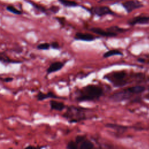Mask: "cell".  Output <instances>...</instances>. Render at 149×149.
<instances>
[{
	"instance_id": "cell-22",
	"label": "cell",
	"mask_w": 149,
	"mask_h": 149,
	"mask_svg": "<svg viewBox=\"0 0 149 149\" xmlns=\"http://www.w3.org/2000/svg\"><path fill=\"white\" fill-rule=\"evenodd\" d=\"M84 139H86V137L84 136H81V135H79L77 136L76 137V140L75 142L79 144L80 143H81Z\"/></svg>"
},
{
	"instance_id": "cell-11",
	"label": "cell",
	"mask_w": 149,
	"mask_h": 149,
	"mask_svg": "<svg viewBox=\"0 0 149 149\" xmlns=\"http://www.w3.org/2000/svg\"><path fill=\"white\" fill-rule=\"evenodd\" d=\"M49 105L52 110L58 111H62L65 108V105L63 102H58L55 100H51L49 101Z\"/></svg>"
},
{
	"instance_id": "cell-18",
	"label": "cell",
	"mask_w": 149,
	"mask_h": 149,
	"mask_svg": "<svg viewBox=\"0 0 149 149\" xmlns=\"http://www.w3.org/2000/svg\"><path fill=\"white\" fill-rule=\"evenodd\" d=\"M50 47V44L48 42L41 43L37 46V48L39 50H48L49 49Z\"/></svg>"
},
{
	"instance_id": "cell-8",
	"label": "cell",
	"mask_w": 149,
	"mask_h": 149,
	"mask_svg": "<svg viewBox=\"0 0 149 149\" xmlns=\"http://www.w3.org/2000/svg\"><path fill=\"white\" fill-rule=\"evenodd\" d=\"M90 31L102 37H116L117 36V34L115 33H113L108 30L105 31L104 30L98 27H93L90 29Z\"/></svg>"
},
{
	"instance_id": "cell-13",
	"label": "cell",
	"mask_w": 149,
	"mask_h": 149,
	"mask_svg": "<svg viewBox=\"0 0 149 149\" xmlns=\"http://www.w3.org/2000/svg\"><path fill=\"white\" fill-rule=\"evenodd\" d=\"M55 94H54L52 92H48L47 94L44 93L42 91H39L37 95V99L38 101H43L48 98H55Z\"/></svg>"
},
{
	"instance_id": "cell-7",
	"label": "cell",
	"mask_w": 149,
	"mask_h": 149,
	"mask_svg": "<svg viewBox=\"0 0 149 149\" xmlns=\"http://www.w3.org/2000/svg\"><path fill=\"white\" fill-rule=\"evenodd\" d=\"M91 12L98 16H102L106 15L112 14L113 12L111 10V9L107 7V6H98V7H95L92 9Z\"/></svg>"
},
{
	"instance_id": "cell-1",
	"label": "cell",
	"mask_w": 149,
	"mask_h": 149,
	"mask_svg": "<svg viewBox=\"0 0 149 149\" xmlns=\"http://www.w3.org/2000/svg\"><path fill=\"white\" fill-rule=\"evenodd\" d=\"M103 94L101 87L95 84H88L82 88L76 97L78 101H89L98 100Z\"/></svg>"
},
{
	"instance_id": "cell-27",
	"label": "cell",
	"mask_w": 149,
	"mask_h": 149,
	"mask_svg": "<svg viewBox=\"0 0 149 149\" xmlns=\"http://www.w3.org/2000/svg\"><path fill=\"white\" fill-rule=\"evenodd\" d=\"M146 97L147 99H148V100H149V94H147V95H146Z\"/></svg>"
},
{
	"instance_id": "cell-19",
	"label": "cell",
	"mask_w": 149,
	"mask_h": 149,
	"mask_svg": "<svg viewBox=\"0 0 149 149\" xmlns=\"http://www.w3.org/2000/svg\"><path fill=\"white\" fill-rule=\"evenodd\" d=\"M63 5L67 6H74L76 5V3L74 1H71L69 0H59Z\"/></svg>"
},
{
	"instance_id": "cell-12",
	"label": "cell",
	"mask_w": 149,
	"mask_h": 149,
	"mask_svg": "<svg viewBox=\"0 0 149 149\" xmlns=\"http://www.w3.org/2000/svg\"><path fill=\"white\" fill-rule=\"evenodd\" d=\"M0 62H2L3 63H21V61H16L14 59H11L9 58L8 55L5 52H0Z\"/></svg>"
},
{
	"instance_id": "cell-3",
	"label": "cell",
	"mask_w": 149,
	"mask_h": 149,
	"mask_svg": "<svg viewBox=\"0 0 149 149\" xmlns=\"http://www.w3.org/2000/svg\"><path fill=\"white\" fill-rule=\"evenodd\" d=\"M127 73L125 71L120 70L108 73L104 76V78L112 83L114 86L119 87L126 84L127 81L125 79Z\"/></svg>"
},
{
	"instance_id": "cell-23",
	"label": "cell",
	"mask_w": 149,
	"mask_h": 149,
	"mask_svg": "<svg viewBox=\"0 0 149 149\" xmlns=\"http://www.w3.org/2000/svg\"><path fill=\"white\" fill-rule=\"evenodd\" d=\"M50 46H51V48H52L54 49H58V48H59V45L56 41L51 42V44H50Z\"/></svg>"
},
{
	"instance_id": "cell-4",
	"label": "cell",
	"mask_w": 149,
	"mask_h": 149,
	"mask_svg": "<svg viewBox=\"0 0 149 149\" xmlns=\"http://www.w3.org/2000/svg\"><path fill=\"white\" fill-rule=\"evenodd\" d=\"M133 95V94L129 90L128 88H127L113 94L110 97V99L115 102H119L130 98Z\"/></svg>"
},
{
	"instance_id": "cell-10",
	"label": "cell",
	"mask_w": 149,
	"mask_h": 149,
	"mask_svg": "<svg viewBox=\"0 0 149 149\" xmlns=\"http://www.w3.org/2000/svg\"><path fill=\"white\" fill-rule=\"evenodd\" d=\"M64 66V63L60 61H56L52 63L47 69V74H50L60 70Z\"/></svg>"
},
{
	"instance_id": "cell-25",
	"label": "cell",
	"mask_w": 149,
	"mask_h": 149,
	"mask_svg": "<svg viewBox=\"0 0 149 149\" xmlns=\"http://www.w3.org/2000/svg\"><path fill=\"white\" fill-rule=\"evenodd\" d=\"M137 61H138L139 62H143V63L145 62V59H143V58H139V59H137Z\"/></svg>"
},
{
	"instance_id": "cell-2",
	"label": "cell",
	"mask_w": 149,
	"mask_h": 149,
	"mask_svg": "<svg viewBox=\"0 0 149 149\" xmlns=\"http://www.w3.org/2000/svg\"><path fill=\"white\" fill-rule=\"evenodd\" d=\"M84 108L71 106L68 108L67 111L63 114V117L67 119L70 123H76L86 119Z\"/></svg>"
},
{
	"instance_id": "cell-9",
	"label": "cell",
	"mask_w": 149,
	"mask_h": 149,
	"mask_svg": "<svg viewBox=\"0 0 149 149\" xmlns=\"http://www.w3.org/2000/svg\"><path fill=\"white\" fill-rule=\"evenodd\" d=\"M74 39L77 40H81L84 41H92L95 39V37L89 33H77L74 36Z\"/></svg>"
},
{
	"instance_id": "cell-16",
	"label": "cell",
	"mask_w": 149,
	"mask_h": 149,
	"mask_svg": "<svg viewBox=\"0 0 149 149\" xmlns=\"http://www.w3.org/2000/svg\"><path fill=\"white\" fill-rule=\"evenodd\" d=\"M122 52H121L120 51L117 50V49H111L109 50L107 52H105L103 54V57L104 58H109L111 56L113 55H122Z\"/></svg>"
},
{
	"instance_id": "cell-14",
	"label": "cell",
	"mask_w": 149,
	"mask_h": 149,
	"mask_svg": "<svg viewBox=\"0 0 149 149\" xmlns=\"http://www.w3.org/2000/svg\"><path fill=\"white\" fill-rule=\"evenodd\" d=\"M128 88L133 94H137L141 93L143 92L146 89L145 87L140 85L130 87H128Z\"/></svg>"
},
{
	"instance_id": "cell-17",
	"label": "cell",
	"mask_w": 149,
	"mask_h": 149,
	"mask_svg": "<svg viewBox=\"0 0 149 149\" xmlns=\"http://www.w3.org/2000/svg\"><path fill=\"white\" fill-rule=\"evenodd\" d=\"M107 30H108L109 31H111V32H113V33H115L116 34H117V33H122V32H124V31H126V30H125L124 29H122V28H120V27H119L118 26L111 27L108 28L107 29Z\"/></svg>"
},
{
	"instance_id": "cell-15",
	"label": "cell",
	"mask_w": 149,
	"mask_h": 149,
	"mask_svg": "<svg viewBox=\"0 0 149 149\" xmlns=\"http://www.w3.org/2000/svg\"><path fill=\"white\" fill-rule=\"evenodd\" d=\"M94 147V144L90 140L84 139L81 143L80 148L81 149H91Z\"/></svg>"
},
{
	"instance_id": "cell-24",
	"label": "cell",
	"mask_w": 149,
	"mask_h": 149,
	"mask_svg": "<svg viewBox=\"0 0 149 149\" xmlns=\"http://www.w3.org/2000/svg\"><path fill=\"white\" fill-rule=\"evenodd\" d=\"M13 77H5L3 79V81L8 83V82H10L12 81H13Z\"/></svg>"
},
{
	"instance_id": "cell-6",
	"label": "cell",
	"mask_w": 149,
	"mask_h": 149,
	"mask_svg": "<svg viewBox=\"0 0 149 149\" xmlns=\"http://www.w3.org/2000/svg\"><path fill=\"white\" fill-rule=\"evenodd\" d=\"M149 23V16H139L134 17L128 21V24L132 26L136 24H144Z\"/></svg>"
},
{
	"instance_id": "cell-26",
	"label": "cell",
	"mask_w": 149,
	"mask_h": 149,
	"mask_svg": "<svg viewBox=\"0 0 149 149\" xmlns=\"http://www.w3.org/2000/svg\"><path fill=\"white\" fill-rule=\"evenodd\" d=\"M26 148H36V147H34V146H27L26 147Z\"/></svg>"
},
{
	"instance_id": "cell-5",
	"label": "cell",
	"mask_w": 149,
	"mask_h": 149,
	"mask_svg": "<svg viewBox=\"0 0 149 149\" xmlns=\"http://www.w3.org/2000/svg\"><path fill=\"white\" fill-rule=\"evenodd\" d=\"M123 6L127 12H131L136 9L141 8L143 5L139 1L134 0H130L123 3Z\"/></svg>"
},
{
	"instance_id": "cell-20",
	"label": "cell",
	"mask_w": 149,
	"mask_h": 149,
	"mask_svg": "<svg viewBox=\"0 0 149 149\" xmlns=\"http://www.w3.org/2000/svg\"><path fill=\"white\" fill-rule=\"evenodd\" d=\"M7 10L8 11H9L11 13H13L14 14H16V15H20L22 13V12L19 10L18 9H17L16 8L13 7V6H9L7 7Z\"/></svg>"
},
{
	"instance_id": "cell-21",
	"label": "cell",
	"mask_w": 149,
	"mask_h": 149,
	"mask_svg": "<svg viewBox=\"0 0 149 149\" xmlns=\"http://www.w3.org/2000/svg\"><path fill=\"white\" fill-rule=\"evenodd\" d=\"M77 144L74 141H70L66 146V148L68 149H76L77 148Z\"/></svg>"
}]
</instances>
